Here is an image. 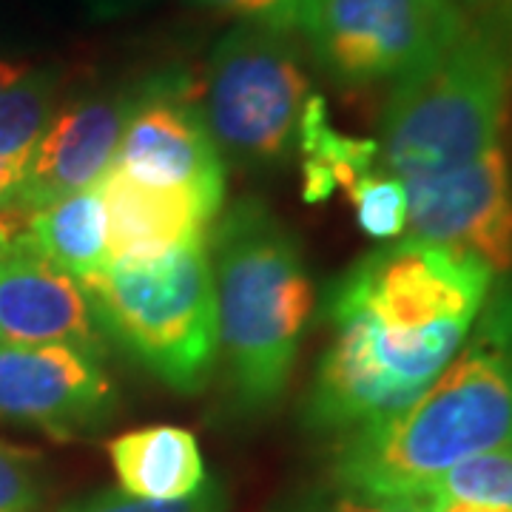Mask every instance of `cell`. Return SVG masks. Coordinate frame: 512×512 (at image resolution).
<instances>
[{"instance_id":"7","label":"cell","mask_w":512,"mask_h":512,"mask_svg":"<svg viewBox=\"0 0 512 512\" xmlns=\"http://www.w3.org/2000/svg\"><path fill=\"white\" fill-rule=\"evenodd\" d=\"M470 23L456 0H296L293 29L342 86L399 83L444 55Z\"/></svg>"},{"instance_id":"19","label":"cell","mask_w":512,"mask_h":512,"mask_svg":"<svg viewBox=\"0 0 512 512\" xmlns=\"http://www.w3.org/2000/svg\"><path fill=\"white\" fill-rule=\"evenodd\" d=\"M271 512H419L416 507L379 498V495L356 493L348 487H339L328 478V484L299 487L296 493L282 495Z\"/></svg>"},{"instance_id":"26","label":"cell","mask_w":512,"mask_h":512,"mask_svg":"<svg viewBox=\"0 0 512 512\" xmlns=\"http://www.w3.org/2000/svg\"><path fill=\"white\" fill-rule=\"evenodd\" d=\"M424 512H512L504 507H481V504H436Z\"/></svg>"},{"instance_id":"12","label":"cell","mask_w":512,"mask_h":512,"mask_svg":"<svg viewBox=\"0 0 512 512\" xmlns=\"http://www.w3.org/2000/svg\"><path fill=\"white\" fill-rule=\"evenodd\" d=\"M0 342L106 350L83 285L40 254L26 228L0 237Z\"/></svg>"},{"instance_id":"20","label":"cell","mask_w":512,"mask_h":512,"mask_svg":"<svg viewBox=\"0 0 512 512\" xmlns=\"http://www.w3.org/2000/svg\"><path fill=\"white\" fill-rule=\"evenodd\" d=\"M60 512H222V498L217 487L205 481L200 493L177 501H148V498L126 495L123 490H103L74 501Z\"/></svg>"},{"instance_id":"6","label":"cell","mask_w":512,"mask_h":512,"mask_svg":"<svg viewBox=\"0 0 512 512\" xmlns=\"http://www.w3.org/2000/svg\"><path fill=\"white\" fill-rule=\"evenodd\" d=\"M293 29L242 20L208 57L202 117L222 160L245 168L285 163L299 140L311 77Z\"/></svg>"},{"instance_id":"17","label":"cell","mask_w":512,"mask_h":512,"mask_svg":"<svg viewBox=\"0 0 512 512\" xmlns=\"http://www.w3.org/2000/svg\"><path fill=\"white\" fill-rule=\"evenodd\" d=\"M60 77L52 69H29L12 86L0 89V160L18 165L29 160L55 114Z\"/></svg>"},{"instance_id":"1","label":"cell","mask_w":512,"mask_h":512,"mask_svg":"<svg viewBox=\"0 0 512 512\" xmlns=\"http://www.w3.org/2000/svg\"><path fill=\"white\" fill-rule=\"evenodd\" d=\"M493 276L473 256L413 239L353 262L328 291L330 342L302 424L342 436L419 402L464 348Z\"/></svg>"},{"instance_id":"5","label":"cell","mask_w":512,"mask_h":512,"mask_svg":"<svg viewBox=\"0 0 512 512\" xmlns=\"http://www.w3.org/2000/svg\"><path fill=\"white\" fill-rule=\"evenodd\" d=\"M205 242L154 259H109L80 282L100 330L177 393L202 390L217 367V302Z\"/></svg>"},{"instance_id":"14","label":"cell","mask_w":512,"mask_h":512,"mask_svg":"<svg viewBox=\"0 0 512 512\" xmlns=\"http://www.w3.org/2000/svg\"><path fill=\"white\" fill-rule=\"evenodd\" d=\"M109 461L120 490L148 501L188 498L208 481L194 433L174 424H151L111 439Z\"/></svg>"},{"instance_id":"27","label":"cell","mask_w":512,"mask_h":512,"mask_svg":"<svg viewBox=\"0 0 512 512\" xmlns=\"http://www.w3.org/2000/svg\"><path fill=\"white\" fill-rule=\"evenodd\" d=\"M467 3H476V6H484V3H495V0H467Z\"/></svg>"},{"instance_id":"10","label":"cell","mask_w":512,"mask_h":512,"mask_svg":"<svg viewBox=\"0 0 512 512\" xmlns=\"http://www.w3.org/2000/svg\"><path fill=\"white\" fill-rule=\"evenodd\" d=\"M114 407L103 356L72 345L0 348V419L77 439L106 427Z\"/></svg>"},{"instance_id":"13","label":"cell","mask_w":512,"mask_h":512,"mask_svg":"<svg viewBox=\"0 0 512 512\" xmlns=\"http://www.w3.org/2000/svg\"><path fill=\"white\" fill-rule=\"evenodd\" d=\"M97 185L106 202L109 259H154L180 245L205 242L220 217L188 191L137 183L114 165Z\"/></svg>"},{"instance_id":"28","label":"cell","mask_w":512,"mask_h":512,"mask_svg":"<svg viewBox=\"0 0 512 512\" xmlns=\"http://www.w3.org/2000/svg\"><path fill=\"white\" fill-rule=\"evenodd\" d=\"M0 348H3V342H0Z\"/></svg>"},{"instance_id":"18","label":"cell","mask_w":512,"mask_h":512,"mask_svg":"<svg viewBox=\"0 0 512 512\" xmlns=\"http://www.w3.org/2000/svg\"><path fill=\"white\" fill-rule=\"evenodd\" d=\"M359 228L373 239H396L407 228V188L382 165L362 174L348 188Z\"/></svg>"},{"instance_id":"21","label":"cell","mask_w":512,"mask_h":512,"mask_svg":"<svg viewBox=\"0 0 512 512\" xmlns=\"http://www.w3.org/2000/svg\"><path fill=\"white\" fill-rule=\"evenodd\" d=\"M40 478L26 450L0 444V512H35Z\"/></svg>"},{"instance_id":"15","label":"cell","mask_w":512,"mask_h":512,"mask_svg":"<svg viewBox=\"0 0 512 512\" xmlns=\"http://www.w3.org/2000/svg\"><path fill=\"white\" fill-rule=\"evenodd\" d=\"M106 228L109 222L100 185L49 202L26 222V234L37 251L77 282L89 279L109 262Z\"/></svg>"},{"instance_id":"2","label":"cell","mask_w":512,"mask_h":512,"mask_svg":"<svg viewBox=\"0 0 512 512\" xmlns=\"http://www.w3.org/2000/svg\"><path fill=\"white\" fill-rule=\"evenodd\" d=\"M512 450V285L490 291L464 348L404 413L336 436L330 481L402 501L458 461Z\"/></svg>"},{"instance_id":"23","label":"cell","mask_w":512,"mask_h":512,"mask_svg":"<svg viewBox=\"0 0 512 512\" xmlns=\"http://www.w3.org/2000/svg\"><path fill=\"white\" fill-rule=\"evenodd\" d=\"M20 168L18 165H9L0 160V237L6 234H18L26 228V222L20 220L18 214L12 211L9 205V197H12V188L18 183Z\"/></svg>"},{"instance_id":"4","label":"cell","mask_w":512,"mask_h":512,"mask_svg":"<svg viewBox=\"0 0 512 512\" xmlns=\"http://www.w3.org/2000/svg\"><path fill=\"white\" fill-rule=\"evenodd\" d=\"M512 89V12L467 26L424 69L393 83L379 165L396 180L447 174L498 146Z\"/></svg>"},{"instance_id":"16","label":"cell","mask_w":512,"mask_h":512,"mask_svg":"<svg viewBox=\"0 0 512 512\" xmlns=\"http://www.w3.org/2000/svg\"><path fill=\"white\" fill-rule=\"evenodd\" d=\"M419 512L436 504H481L512 510V450H495L458 461L433 481L402 498Z\"/></svg>"},{"instance_id":"24","label":"cell","mask_w":512,"mask_h":512,"mask_svg":"<svg viewBox=\"0 0 512 512\" xmlns=\"http://www.w3.org/2000/svg\"><path fill=\"white\" fill-rule=\"evenodd\" d=\"M86 3H89L92 18L111 20V18H123V15H128V12L143 9L148 0H86Z\"/></svg>"},{"instance_id":"25","label":"cell","mask_w":512,"mask_h":512,"mask_svg":"<svg viewBox=\"0 0 512 512\" xmlns=\"http://www.w3.org/2000/svg\"><path fill=\"white\" fill-rule=\"evenodd\" d=\"M26 72H29V66H23V63H15V60H0V89L12 86V83L20 80Z\"/></svg>"},{"instance_id":"9","label":"cell","mask_w":512,"mask_h":512,"mask_svg":"<svg viewBox=\"0 0 512 512\" xmlns=\"http://www.w3.org/2000/svg\"><path fill=\"white\" fill-rule=\"evenodd\" d=\"M111 165L137 183L188 191L214 214L225 205L220 148L188 89L168 77L134 94V109Z\"/></svg>"},{"instance_id":"22","label":"cell","mask_w":512,"mask_h":512,"mask_svg":"<svg viewBox=\"0 0 512 512\" xmlns=\"http://www.w3.org/2000/svg\"><path fill=\"white\" fill-rule=\"evenodd\" d=\"M211 9L231 12L242 20H259V23H274L293 29V6L296 0H202Z\"/></svg>"},{"instance_id":"11","label":"cell","mask_w":512,"mask_h":512,"mask_svg":"<svg viewBox=\"0 0 512 512\" xmlns=\"http://www.w3.org/2000/svg\"><path fill=\"white\" fill-rule=\"evenodd\" d=\"M131 109L134 94L94 92L55 111L9 197L20 220L29 222L49 202L97 185L114 163Z\"/></svg>"},{"instance_id":"3","label":"cell","mask_w":512,"mask_h":512,"mask_svg":"<svg viewBox=\"0 0 512 512\" xmlns=\"http://www.w3.org/2000/svg\"><path fill=\"white\" fill-rule=\"evenodd\" d=\"M217 302V362L245 413L288 390L316 305L302 245L262 200H237L208 231Z\"/></svg>"},{"instance_id":"8","label":"cell","mask_w":512,"mask_h":512,"mask_svg":"<svg viewBox=\"0 0 512 512\" xmlns=\"http://www.w3.org/2000/svg\"><path fill=\"white\" fill-rule=\"evenodd\" d=\"M407 188L404 239L473 256L493 274L512 271V171L495 146L447 174L421 177Z\"/></svg>"}]
</instances>
